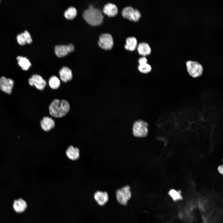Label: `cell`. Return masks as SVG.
I'll list each match as a JSON object with an SVG mask.
<instances>
[{
	"instance_id": "cell-1",
	"label": "cell",
	"mask_w": 223,
	"mask_h": 223,
	"mask_svg": "<svg viewBox=\"0 0 223 223\" xmlns=\"http://www.w3.org/2000/svg\"><path fill=\"white\" fill-rule=\"evenodd\" d=\"M70 109L69 103L64 99L54 100L49 108L50 115L56 118H61L64 116L68 112Z\"/></svg>"
},
{
	"instance_id": "cell-2",
	"label": "cell",
	"mask_w": 223,
	"mask_h": 223,
	"mask_svg": "<svg viewBox=\"0 0 223 223\" xmlns=\"http://www.w3.org/2000/svg\"><path fill=\"white\" fill-rule=\"evenodd\" d=\"M83 16L88 23L94 26L101 24L103 19V16L101 11L94 7L92 5H90L84 11Z\"/></svg>"
},
{
	"instance_id": "cell-3",
	"label": "cell",
	"mask_w": 223,
	"mask_h": 223,
	"mask_svg": "<svg viewBox=\"0 0 223 223\" xmlns=\"http://www.w3.org/2000/svg\"><path fill=\"white\" fill-rule=\"evenodd\" d=\"M148 125L145 121L138 120L135 121L133 126V133L137 137H144L148 133Z\"/></svg>"
},
{
	"instance_id": "cell-4",
	"label": "cell",
	"mask_w": 223,
	"mask_h": 223,
	"mask_svg": "<svg viewBox=\"0 0 223 223\" xmlns=\"http://www.w3.org/2000/svg\"><path fill=\"white\" fill-rule=\"evenodd\" d=\"M186 66L188 73L194 78L199 77L203 74V67L201 64L197 62L188 61L186 62Z\"/></svg>"
},
{
	"instance_id": "cell-5",
	"label": "cell",
	"mask_w": 223,
	"mask_h": 223,
	"mask_svg": "<svg viewBox=\"0 0 223 223\" xmlns=\"http://www.w3.org/2000/svg\"><path fill=\"white\" fill-rule=\"evenodd\" d=\"M130 187L126 186L118 190L116 193V198L118 202L123 205H126L131 197Z\"/></svg>"
},
{
	"instance_id": "cell-6",
	"label": "cell",
	"mask_w": 223,
	"mask_h": 223,
	"mask_svg": "<svg viewBox=\"0 0 223 223\" xmlns=\"http://www.w3.org/2000/svg\"><path fill=\"white\" fill-rule=\"evenodd\" d=\"M122 14L124 18L134 22L138 21L141 17L140 11L131 6L124 7L122 10Z\"/></svg>"
},
{
	"instance_id": "cell-7",
	"label": "cell",
	"mask_w": 223,
	"mask_h": 223,
	"mask_svg": "<svg viewBox=\"0 0 223 223\" xmlns=\"http://www.w3.org/2000/svg\"><path fill=\"white\" fill-rule=\"evenodd\" d=\"M113 44V38L110 34L103 33L100 36L98 44L103 49L110 50L112 48Z\"/></svg>"
},
{
	"instance_id": "cell-8",
	"label": "cell",
	"mask_w": 223,
	"mask_h": 223,
	"mask_svg": "<svg viewBox=\"0 0 223 223\" xmlns=\"http://www.w3.org/2000/svg\"><path fill=\"white\" fill-rule=\"evenodd\" d=\"M29 84L32 86L33 85L40 90H43L46 85V81L40 76L37 74L33 75L28 79Z\"/></svg>"
},
{
	"instance_id": "cell-9",
	"label": "cell",
	"mask_w": 223,
	"mask_h": 223,
	"mask_svg": "<svg viewBox=\"0 0 223 223\" xmlns=\"http://www.w3.org/2000/svg\"><path fill=\"white\" fill-rule=\"evenodd\" d=\"M14 83L13 80L2 77L0 78V89L5 93L10 94L12 92Z\"/></svg>"
},
{
	"instance_id": "cell-10",
	"label": "cell",
	"mask_w": 223,
	"mask_h": 223,
	"mask_svg": "<svg viewBox=\"0 0 223 223\" xmlns=\"http://www.w3.org/2000/svg\"><path fill=\"white\" fill-rule=\"evenodd\" d=\"M74 49V46L72 44H70L68 45H58L55 46V52L58 56L61 57L73 51Z\"/></svg>"
},
{
	"instance_id": "cell-11",
	"label": "cell",
	"mask_w": 223,
	"mask_h": 223,
	"mask_svg": "<svg viewBox=\"0 0 223 223\" xmlns=\"http://www.w3.org/2000/svg\"><path fill=\"white\" fill-rule=\"evenodd\" d=\"M94 200L100 206L106 204L109 199V196L106 192L98 191L96 192L94 195Z\"/></svg>"
},
{
	"instance_id": "cell-12",
	"label": "cell",
	"mask_w": 223,
	"mask_h": 223,
	"mask_svg": "<svg viewBox=\"0 0 223 223\" xmlns=\"http://www.w3.org/2000/svg\"><path fill=\"white\" fill-rule=\"evenodd\" d=\"M13 207L15 211L17 213H21L24 212L27 208L26 201L21 198L14 200Z\"/></svg>"
},
{
	"instance_id": "cell-13",
	"label": "cell",
	"mask_w": 223,
	"mask_h": 223,
	"mask_svg": "<svg viewBox=\"0 0 223 223\" xmlns=\"http://www.w3.org/2000/svg\"><path fill=\"white\" fill-rule=\"evenodd\" d=\"M55 125L54 120L48 116L44 117L40 122L42 128L46 132L53 129L55 127Z\"/></svg>"
},
{
	"instance_id": "cell-14",
	"label": "cell",
	"mask_w": 223,
	"mask_h": 223,
	"mask_svg": "<svg viewBox=\"0 0 223 223\" xmlns=\"http://www.w3.org/2000/svg\"><path fill=\"white\" fill-rule=\"evenodd\" d=\"M103 11L105 14L110 17L115 16L118 13V9L116 5L110 2L104 5Z\"/></svg>"
},
{
	"instance_id": "cell-15",
	"label": "cell",
	"mask_w": 223,
	"mask_h": 223,
	"mask_svg": "<svg viewBox=\"0 0 223 223\" xmlns=\"http://www.w3.org/2000/svg\"><path fill=\"white\" fill-rule=\"evenodd\" d=\"M59 74L61 80L64 82H67L72 79V71L67 67H63L59 70Z\"/></svg>"
},
{
	"instance_id": "cell-16",
	"label": "cell",
	"mask_w": 223,
	"mask_h": 223,
	"mask_svg": "<svg viewBox=\"0 0 223 223\" xmlns=\"http://www.w3.org/2000/svg\"><path fill=\"white\" fill-rule=\"evenodd\" d=\"M66 154L70 159L73 160H76L79 157V150L78 148L70 146L67 149Z\"/></svg>"
},
{
	"instance_id": "cell-17",
	"label": "cell",
	"mask_w": 223,
	"mask_h": 223,
	"mask_svg": "<svg viewBox=\"0 0 223 223\" xmlns=\"http://www.w3.org/2000/svg\"><path fill=\"white\" fill-rule=\"evenodd\" d=\"M139 54L143 56L149 55L151 52V49L149 44L146 42L140 43L137 46Z\"/></svg>"
},
{
	"instance_id": "cell-18",
	"label": "cell",
	"mask_w": 223,
	"mask_h": 223,
	"mask_svg": "<svg viewBox=\"0 0 223 223\" xmlns=\"http://www.w3.org/2000/svg\"><path fill=\"white\" fill-rule=\"evenodd\" d=\"M137 46V41L135 37H128L126 38L125 45V48L126 50L133 51L136 49Z\"/></svg>"
},
{
	"instance_id": "cell-19",
	"label": "cell",
	"mask_w": 223,
	"mask_h": 223,
	"mask_svg": "<svg viewBox=\"0 0 223 223\" xmlns=\"http://www.w3.org/2000/svg\"><path fill=\"white\" fill-rule=\"evenodd\" d=\"M17 60L18 65L24 70H27L31 66L29 60L25 57L19 56L17 57Z\"/></svg>"
},
{
	"instance_id": "cell-20",
	"label": "cell",
	"mask_w": 223,
	"mask_h": 223,
	"mask_svg": "<svg viewBox=\"0 0 223 223\" xmlns=\"http://www.w3.org/2000/svg\"><path fill=\"white\" fill-rule=\"evenodd\" d=\"M49 85L52 89L55 90L58 89L60 85V81L59 79L55 76H51L49 80Z\"/></svg>"
},
{
	"instance_id": "cell-21",
	"label": "cell",
	"mask_w": 223,
	"mask_h": 223,
	"mask_svg": "<svg viewBox=\"0 0 223 223\" xmlns=\"http://www.w3.org/2000/svg\"><path fill=\"white\" fill-rule=\"evenodd\" d=\"M77 11L75 8L73 7H69L64 12L65 17L68 20L74 18L77 15Z\"/></svg>"
},
{
	"instance_id": "cell-22",
	"label": "cell",
	"mask_w": 223,
	"mask_h": 223,
	"mask_svg": "<svg viewBox=\"0 0 223 223\" xmlns=\"http://www.w3.org/2000/svg\"><path fill=\"white\" fill-rule=\"evenodd\" d=\"M138 68L140 72L144 74L149 73L152 70L151 66L147 63L139 64Z\"/></svg>"
},
{
	"instance_id": "cell-23",
	"label": "cell",
	"mask_w": 223,
	"mask_h": 223,
	"mask_svg": "<svg viewBox=\"0 0 223 223\" xmlns=\"http://www.w3.org/2000/svg\"><path fill=\"white\" fill-rule=\"evenodd\" d=\"M169 194L174 200H179L182 198L180 193L174 189L170 190L169 192Z\"/></svg>"
},
{
	"instance_id": "cell-24",
	"label": "cell",
	"mask_w": 223,
	"mask_h": 223,
	"mask_svg": "<svg viewBox=\"0 0 223 223\" xmlns=\"http://www.w3.org/2000/svg\"><path fill=\"white\" fill-rule=\"evenodd\" d=\"M21 34L23 36L26 43L30 44L32 42V39L28 31L25 30L23 33H21Z\"/></svg>"
},
{
	"instance_id": "cell-25",
	"label": "cell",
	"mask_w": 223,
	"mask_h": 223,
	"mask_svg": "<svg viewBox=\"0 0 223 223\" xmlns=\"http://www.w3.org/2000/svg\"><path fill=\"white\" fill-rule=\"evenodd\" d=\"M17 40L18 43L21 45H24L25 44L26 42L24 39L21 33L17 35Z\"/></svg>"
},
{
	"instance_id": "cell-26",
	"label": "cell",
	"mask_w": 223,
	"mask_h": 223,
	"mask_svg": "<svg viewBox=\"0 0 223 223\" xmlns=\"http://www.w3.org/2000/svg\"><path fill=\"white\" fill-rule=\"evenodd\" d=\"M138 62L139 64L146 63L147 62V60L145 56H142L139 59Z\"/></svg>"
},
{
	"instance_id": "cell-27",
	"label": "cell",
	"mask_w": 223,
	"mask_h": 223,
	"mask_svg": "<svg viewBox=\"0 0 223 223\" xmlns=\"http://www.w3.org/2000/svg\"><path fill=\"white\" fill-rule=\"evenodd\" d=\"M218 171L221 174H223V166L222 165H221L219 166L218 168Z\"/></svg>"
}]
</instances>
